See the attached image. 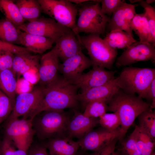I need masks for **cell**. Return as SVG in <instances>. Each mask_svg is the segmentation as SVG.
<instances>
[{"mask_svg": "<svg viewBox=\"0 0 155 155\" xmlns=\"http://www.w3.org/2000/svg\"><path fill=\"white\" fill-rule=\"evenodd\" d=\"M16 76L12 69L0 71V90L9 98L13 106L16 97Z\"/></svg>", "mask_w": 155, "mask_h": 155, "instance_id": "23", "label": "cell"}, {"mask_svg": "<svg viewBox=\"0 0 155 155\" xmlns=\"http://www.w3.org/2000/svg\"><path fill=\"white\" fill-rule=\"evenodd\" d=\"M99 124L102 127L109 131H114L120 126L119 117L116 112L106 113L98 119Z\"/></svg>", "mask_w": 155, "mask_h": 155, "instance_id": "32", "label": "cell"}, {"mask_svg": "<svg viewBox=\"0 0 155 155\" xmlns=\"http://www.w3.org/2000/svg\"><path fill=\"white\" fill-rule=\"evenodd\" d=\"M44 87L38 86L30 92L19 94L16 97L12 111L7 119L27 118L37 107L44 96Z\"/></svg>", "mask_w": 155, "mask_h": 155, "instance_id": "11", "label": "cell"}, {"mask_svg": "<svg viewBox=\"0 0 155 155\" xmlns=\"http://www.w3.org/2000/svg\"><path fill=\"white\" fill-rule=\"evenodd\" d=\"M0 10L3 13L5 18L17 28L25 23V20L13 1L0 0Z\"/></svg>", "mask_w": 155, "mask_h": 155, "instance_id": "25", "label": "cell"}, {"mask_svg": "<svg viewBox=\"0 0 155 155\" xmlns=\"http://www.w3.org/2000/svg\"><path fill=\"white\" fill-rule=\"evenodd\" d=\"M77 36L81 44L87 50L93 65L111 69L117 58L116 49L109 46L97 34Z\"/></svg>", "mask_w": 155, "mask_h": 155, "instance_id": "6", "label": "cell"}, {"mask_svg": "<svg viewBox=\"0 0 155 155\" xmlns=\"http://www.w3.org/2000/svg\"><path fill=\"white\" fill-rule=\"evenodd\" d=\"M83 114L89 118L99 119L108 111L106 102L96 100L88 102L84 107Z\"/></svg>", "mask_w": 155, "mask_h": 155, "instance_id": "29", "label": "cell"}, {"mask_svg": "<svg viewBox=\"0 0 155 155\" xmlns=\"http://www.w3.org/2000/svg\"><path fill=\"white\" fill-rule=\"evenodd\" d=\"M78 89L62 75H58L53 81L44 87L42 99L28 118L32 119L38 114L45 111L76 109L79 102L77 98Z\"/></svg>", "mask_w": 155, "mask_h": 155, "instance_id": "1", "label": "cell"}, {"mask_svg": "<svg viewBox=\"0 0 155 155\" xmlns=\"http://www.w3.org/2000/svg\"><path fill=\"white\" fill-rule=\"evenodd\" d=\"M152 155H155V152H154L152 154Z\"/></svg>", "mask_w": 155, "mask_h": 155, "instance_id": "49", "label": "cell"}, {"mask_svg": "<svg viewBox=\"0 0 155 155\" xmlns=\"http://www.w3.org/2000/svg\"><path fill=\"white\" fill-rule=\"evenodd\" d=\"M1 141H0V148H1Z\"/></svg>", "mask_w": 155, "mask_h": 155, "instance_id": "48", "label": "cell"}, {"mask_svg": "<svg viewBox=\"0 0 155 155\" xmlns=\"http://www.w3.org/2000/svg\"><path fill=\"white\" fill-rule=\"evenodd\" d=\"M155 1L154 0H146V1L147 3L150 4V3L154 2Z\"/></svg>", "mask_w": 155, "mask_h": 155, "instance_id": "46", "label": "cell"}, {"mask_svg": "<svg viewBox=\"0 0 155 155\" xmlns=\"http://www.w3.org/2000/svg\"><path fill=\"white\" fill-rule=\"evenodd\" d=\"M76 155H80V154H78V153H77Z\"/></svg>", "mask_w": 155, "mask_h": 155, "instance_id": "50", "label": "cell"}, {"mask_svg": "<svg viewBox=\"0 0 155 155\" xmlns=\"http://www.w3.org/2000/svg\"><path fill=\"white\" fill-rule=\"evenodd\" d=\"M125 2L124 0H101V11L106 15L110 16Z\"/></svg>", "mask_w": 155, "mask_h": 155, "instance_id": "35", "label": "cell"}, {"mask_svg": "<svg viewBox=\"0 0 155 155\" xmlns=\"http://www.w3.org/2000/svg\"><path fill=\"white\" fill-rule=\"evenodd\" d=\"M103 39L109 46L116 50L126 49L136 41L134 37L127 33L119 30L110 31Z\"/></svg>", "mask_w": 155, "mask_h": 155, "instance_id": "22", "label": "cell"}, {"mask_svg": "<svg viewBox=\"0 0 155 155\" xmlns=\"http://www.w3.org/2000/svg\"><path fill=\"white\" fill-rule=\"evenodd\" d=\"M92 66V64L90 59L84 54L82 50L60 63L59 71L72 84L85 70Z\"/></svg>", "mask_w": 155, "mask_h": 155, "instance_id": "14", "label": "cell"}, {"mask_svg": "<svg viewBox=\"0 0 155 155\" xmlns=\"http://www.w3.org/2000/svg\"><path fill=\"white\" fill-rule=\"evenodd\" d=\"M135 129L137 137L149 147L154 150L155 145L154 139L138 125L136 126Z\"/></svg>", "mask_w": 155, "mask_h": 155, "instance_id": "38", "label": "cell"}, {"mask_svg": "<svg viewBox=\"0 0 155 155\" xmlns=\"http://www.w3.org/2000/svg\"><path fill=\"white\" fill-rule=\"evenodd\" d=\"M155 46L148 42L139 41L133 43L117 58L116 66L120 67L148 61L154 64Z\"/></svg>", "mask_w": 155, "mask_h": 155, "instance_id": "10", "label": "cell"}, {"mask_svg": "<svg viewBox=\"0 0 155 155\" xmlns=\"http://www.w3.org/2000/svg\"><path fill=\"white\" fill-rule=\"evenodd\" d=\"M135 133L136 143L138 149L141 155H152L154 152L152 150L142 141L140 140L137 136L136 130L135 128Z\"/></svg>", "mask_w": 155, "mask_h": 155, "instance_id": "41", "label": "cell"}, {"mask_svg": "<svg viewBox=\"0 0 155 155\" xmlns=\"http://www.w3.org/2000/svg\"><path fill=\"white\" fill-rule=\"evenodd\" d=\"M146 99L151 102L150 108L151 109L155 107V79L150 86L147 90Z\"/></svg>", "mask_w": 155, "mask_h": 155, "instance_id": "42", "label": "cell"}, {"mask_svg": "<svg viewBox=\"0 0 155 155\" xmlns=\"http://www.w3.org/2000/svg\"><path fill=\"white\" fill-rule=\"evenodd\" d=\"M55 41L53 40L39 35L21 30L20 44L31 52L39 55L51 49Z\"/></svg>", "mask_w": 155, "mask_h": 155, "instance_id": "19", "label": "cell"}, {"mask_svg": "<svg viewBox=\"0 0 155 155\" xmlns=\"http://www.w3.org/2000/svg\"><path fill=\"white\" fill-rule=\"evenodd\" d=\"M44 144L50 155H76L80 146L68 136L51 139Z\"/></svg>", "mask_w": 155, "mask_h": 155, "instance_id": "20", "label": "cell"}, {"mask_svg": "<svg viewBox=\"0 0 155 155\" xmlns=\"http://www.w3.org/2000/svg\"><path fill=\"white\" fill-rule=\"evenodd\" d=\"M131 28L139 37L140 41L149 42L150 32L144 12L136 15L132 21Z\"/></svg>", "mask_w": 155, "mask_h": 155, "instance_id": "27", "label": "cell"}, {"mask_svg": "<svg viewBox=\"0 0 155 155\" xmlns=\"http://www.w3.org/2000/svg\"><path fill=\"white\" fill-rule=\"evenodd\" d=\"M140 128L148 133L154 139L155 137V112L149 109L142 112L138 117Z\"/></svg>", "mask_w": 155, "mask_h": 155, "instance_id": "30", "label": "cell"}, {"mask_svg": "<svg viewBox=\"0 0 155 155\" xmlns=\"http://www.w3.org/2000/svg\"><path fill=\"white\" fill-rule=\"evenodd\" d=\"M69 1L73 3H74L76 4H82L89 1V0H69Z\"/></svg>", "mask_w": 155, "mask_h": 155, "instance_id": "44", "label": "cell"}, {"mask_svg": "<svg viewBox=\"0 0 155 155\" xmlns=\"http://www.w3.org/2000/svg\"><path fill=\"white\" fill-rule=\"evenodd\" d=\"M111 155H122L119 152H114Z\"/></svg>", "mask_w": 155, "mask_h": 155, "instance_id": "47", "label": "cell"}, {"mask_svg": "<svg viewBox=\"0 0 155 155\" xmlns=\"http://www.w3.org/2000/svg\"><path fill=\"white\" fill-rule=\"evenodd\" d=\"M108 111L117 113L120 121V135L121 140L135 119L142 112L150 108V104L135 94L119 90L108 101Z\"/></svg>", "mask_w": 155, "mask_h": 155, "instance_id": "2", "label": "cell"}, {"mask_svg": "<svg viewBox=\"0 0 155 155\" xmlns=\"http://www.w3.org/2000/svg\"><path fill=\"white\" fill-rule=\"evenodd\" d=\"M52 49L63 62L82 50L77 34L71 30L61 36Z\"/></svg>", "mask_w": 155, "mask_h": 155, "instance_id": "17", "label": "cell"}, {"mask_svg": "<svg viewBox=\"0 0 155 155\" xmlns=\"http://www.w3.org/2000/svg\"><path fill=\"white\" fill-rule=\"evenodd\" d=\"M117 77L120 89L126 93L137 94L146 99L148 89L155 79V69L126 67Z\"/></svg>", "mask_w": 155, "mask_h": 155, "instance_id": "5", "label": "cell"}, {"mask_svg": "<svg viewBox=\"0 0 155 155\" xmlns=\"http://www.w3.org/2000/svg\"><path fill=\"white\" fill-rule=\"evenodd\" d=\"M119 135V128L114 131H109L102 127L92 130L78 142L80 147L83 150L94 152L106 146L115 139H118Z\"/></svg>", "mask_w": 155, "mask_h": 155, "instance_id": "13", "label": "cell"}, {"mask_svg": "<svg viewBox=\"0 0 155 155\" xmlns=\"http://www.w3.org/2000/svg\"><path fill=\"white\" fill-rule=\"evenodd\" d=\"M92 66V69L83 73L72 83L81 89V92L104 85L116 78L115 71L107 70L100 66Z\"/></svg>", "mask_w": 155, "mask_h": 155, "instance_id": "12", "label": "cell"}, {"mask_svg": "<svg viewBox=\"0 0 155 155\" xmlns=\"http://www.w3.org/2000/svg\"><path fill=\"white\" fill-rule=\"evenodd\" d=\"M15 2L25 20L31 22L40 16L42 11L38 0H17Z\"/></svg>", "mask_w": 155, "mask_h": 155, "instance_id": "24", "label": "cell"}, {"mask_svg": "<svg viewBox=\"0 0 155 155\" xmlns=\"http://www.w3.org/2000/svg\"><path fill=\"white\" fill-rule=\"evenodd\" d=\"M13 107L9 98L0 90V123L7 119Z\"/></svg>", "mask_w": 155, "mask_h": 155, "instance_id": "33", "label": "cell"}, {"mask_svg": "<svg viewBox=\"0 0 155 155\" xmlns=\"http://www.w3.org/2000/svg\"><path fill=\"white\" fill-rule=\"evenodd\" d=\"M59 59L52 50L40 56L38 72V81L41 86H45L57 76L60 64Z\"/></svg>", "mask_w": 155, "mask_h": 155, "instance_id": "16", "label": "cell"}, {"mask_svg": "<svg viewBox=\"0 0 155 155\" xmlns=\"http://www.w3.org/2000/svg\"><path fill=\"white\" fill-rule=\"evenodd\" d=\"M17 28L24 32L50 38L55 42L62 35L72 30L51 18L43 16L34 21L25 23Z\"/></svg>", "mask_w": 155, "mask_h": 155, "instance_id": "9", "label": "cell"}, {"mask_svg": "<svg viewBox=\"0 0 155 155\" xmlns=\"http://www.w3.org/2000/svg\"><path fill=\"white\" fill-rule=\"evenodd\" d=\"M14 55L8 52H0V71L12 69Z\"/></svg>", "mask_w": 155, "mask_h": 155, "instance_id": "37", "label": "cell"}, {"mask_svg": "<svg viewBox=\"0 0 155 155\" xmlns=\"http://www.w3.org/2000/svg\"><path fill=\"white\" fill-rule=\"evenodd\" d=\"M21 30L5 18L0 19V40L8 43L20 44Z\"/></svg>", "mask_w": 155, "mask_h": 155, "instance_id": "26", "label": "cell"}, {"mask_svg": "<svg viewBox=\"0 0 155 155\" xmlns=\"http://www.w3.org/2000/svg\"><path fill=\"white\" fill-rule=\"evenodd\" d=\"M32 120L23 118L7 120L4 136L10 139L17 149L28 151L35 134Z\"/></svg>", "mask_w": 155, "mask_h": 155, "instance_id": "8", "label": "cell"}, {"mask_svg": "<svg viewBox=\"0 0 155 155\" xmlns=\"http://www.w3.org/2000/svg\"><path fill=\"white\" fill-rule=\"evenodd\" d=\"M70 118L64 110L42 112L32 119L35 134L42 140L67 136V126Z\"/></svg>", "mask_w": 155, "mask_h": 155, "instance_id": "3", "label": "cell"}, {"mask_svg": "<svg viewBox=\"0 0 155 155\" xmlns=\"http://www.w3.org/2000/svg\"><path fill=\"white\" fill-rule=\"evenodd\" d=\"M42 12L72 30L75 28L78 9L69 0H38Z\"/></svg>", "mask_w": 155, "mask_h": 155, "instance_id": "7", "label": "cell"}, {"mask_svg": "<svg viewBox=\"0 0 155 155\" xmlns=\"http://www.w3.org/2000/svg\"><path fill=\"white\" fill-rule=\"evenodd\" d=\"M99 124L98 119L89 118L77 111L70 118L67 126V135L81 139Z\"/></svg>", "mask_w": 155, "mask_h": 155, "instance_id": "18", "label": "cell"}, {"mask_svg": "<svg viewBox=\"0 0 155 155\" xmlns=\"http://www.w3.org/2000/svg\"><path fill=\"white\" fill-rule=\"evenodd\" d=\"M101 1L86 2L78 9V18L72 30L75 34L84 32L100 35L104 33L110 18L102 12L100 5Z\"/></svg>", "mask_w": 155, "mask_h": 155, "instance_id": "4", "label": "cell"}, {"mask_svg": "<svg viewBox=\"0 0 155 155\" xmlns=\"http://www.w3.org/2000/svg\"><path fill=\"white\" fill-rule=\"evenodd\" d=\"M40 57L29 52L14 54L12 69L18 78L29 70H38Z\"/></svg>", "mask_w": 155, "mask_h": 155, "instance_id": "21", "label": "cell"}, {"mask_svg": "<svg viewBox=\"0 0 155 155\" xmlns=\"http://www.w3.org/2000/svg\"><path fill=\"white\" fill-rule=\"evenodd\" d=\"M139 3L144 9L150 29V36L149 42L155 46V9L145 1L141 0Z\"/></svg>", "mask_w": 155, "mask_h": 155, "instance_id": "31", "label": "cell"}, {"mask_svg": "<svg viewBox=\"0 0 155 155\" xmlns=\"http://www.w3.org/2000/svg\"><path fill=\"white\" fill-rule=\"evenodd\" d=\"M129 1L130 2L131 4H133V3L136 2L139 3L141 0H129Z\"/></svg>", "mask_w": 155, "mask_h": 155, "instance_id": "45", "label": "cell"}, {"mask_svg": "<svg viewBox=\"0 0 155 155\" xmlns=\"http://www.w3.org/2000/svg\"><path fill=\"white\" fill-rule=\"evenodd\" d=\"M10 139L4 136L1 141L0 155H28V151L16 149Z\"/></svg>", "mask_w": 155, "mask_h": 155, "instance_id": "34", "label": "cell"}, {"mask_svg": "<svg viewBox=\"0 0 155 155\" xmlns=\"http://www.w3.org/2000/svg\"><path fill=\"white\" fill-rule=\"evenodd\" d=\"M118 140V138L115 139L106 146L89 155H111L115 151Z\"/></svg>", "mask_w": 155, "mask_h": 155, "instance_id": "40", "label": "cell"}, {"mask_svg": "<svg viewBox=\"0 0 155 155\" xmlns=\"http://www.w3.org/2000/svg\"><path fill=\"white\" fill-rule=\"evenodd\" d=\"M120 89L118 77L109 82L78 94L77 98L83 107L90 102L102 100L107 102Z\"/></svg>", "mask_w": 155, "mask_h": 155, "instance_id": "15", "label": "cell"}, {"mask_svg": "<svg viewBox=\"0 0 155 155\" xmlns=\"http://www.w3.org/2000/svg\"><path fill=\"white\" fill-rule=\"evenodd\" d=\"M1 51L8 52L14 54L24 53H31L23 46L9 44L0 40V52Z\"/></svg>", "mask_w": 155, "mask_h": 155, "instance_id": "36", "label": "cell"}, {"mask_svg": "<svg viewBox=\"0 0 155 155\" xmlns=\"http://www.w3.org/2000/svg\"><path fill=\"white\" fill-rule=\"evenodd\" d=\"M138 5L137 4H129L125 2L124 3L123 11L125 18L127 24L131 28L132 21L137 14L135 8Z\"/></svg>", "mask_w": 155, "mask_h": 155, "instance_id": "39", "label": "cell"}, {"mask_svg": "<svg viewBox=\"0 0 155 155\" xmlns=\"http://www.w3.org/2000/svg\"><path fill=\"white\" fill-rule=\"evenodd\" d=\"M28 155H48L47 149L44 145H37L30 148Z\"/></svg>", "mask_w": 155, "mask_h": 155, "instance_id": "43", "label": "cell"}, {"mask_svg": "<svg viewBox=\"0 0 155 155\" xmlns=\"http://www.w3.org/2000/svg\"><path fill=\"white\" fill-rule=\"evenodd\" d=\"M124 2L112 14L108 24V28L110 31L115 30H119L127 33L133 37V31L127 24L124 15Z\"/></svg>", "mask_w": 155, "mask_h": 155, "instance_id": "28", "label": "cell"}]
</instances>
